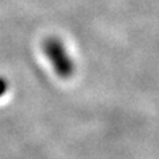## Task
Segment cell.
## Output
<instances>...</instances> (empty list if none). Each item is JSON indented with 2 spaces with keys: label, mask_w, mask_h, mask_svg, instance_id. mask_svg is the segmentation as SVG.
<instances>
[{
  "label": "cell",
  "mask_w": 159,
  "mask_h": 159,
  "mask_svg": "<svg viewBox=\"0 0 159 159\" xmlns=\"http://www.w3.org/2000/svg\"><path fill=\"white\" fill-rule=\"evenodd\" d=\"M43 49L60 78L66 80L73 76L74 64L61 40L57 37H48L43 44Z\"/></svg>",
  "instance_id": "cell-1"
},
{
  "label": "cell",
  "mask_w": 159,
  "mask_h": 159,
  "mask_svg": "<svg viewBox=\"0 0 159 159\" xmlns=\"http://www.w3.org/2000/svg\"><path fill=\"white\" fill-rule=\"evenodd\" d=\"M7 89H8V86H7V81H6L4 78L0 77V97L4 96V93L7 92Z\"/></svg>",
  "instance_id": "cell-2"
}]
</instances>
